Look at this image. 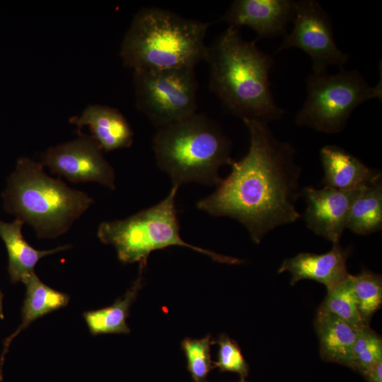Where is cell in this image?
Wrapping results in <instances>:
<instances>
[{
  "mask_svg": "<svg viewBox=\"0 0 382 382\" xmlns=\"http://www.w3.org/2000/svg\"><path fill=\"white\" fill-rule=\"evenodd\" d=\"M209 25L163 8H144L134 16L120 55L133 71L195 69L205 60Z\"/></svg>",
  "mask_w": 382,
  "mask_h": 382,
  "instance_id": "cell-3",
  "label": "cell"
},
{
  "mask_svg": "<svg viewBox=\"0 0 382 382\" xmlns=\"http://www.w3.org/2000/svg\"><path fill=\"white\" fill-rule=\"evenodd\" d=\"M137 108L157 128L197 112L195 69L134 71Z\"/></svg>",
  "mask_w": 382,
  "mask_h": 382,
  "instance_id": "cell-8",
  "label": "cell"
},
{
  "mask_svg": "<svg viewBox=\"0 0 382 382\" xmlns=\"http://www.w3.org/2000/svg\"><path fill=\"white\" fill-rule=\"evenodd\" d=\"M178 187L173 185L168 195L159 203L128 218L102 222L98 228V238L115 247L122 262H139L141 270L152 251L173 245L187 247L221 263L243 262L240 259L190 245L181 238L175 208Z\"/></svg>",
  "mask_w": 382,
  "mask_h": 382,
  "instance_id": "cell-6",
  "label": "cell"
},
{
  "mask_svg": "<svg viewBox=\"0 0 382 382\" xmlns=\"http://www.w3.org/2000/svg\"><path fill=\"white\" fill-rule=\"evenodd\" d=\"M347 228L359 235H369L381 230V175L357 189L350 206Z\"/></svg>",
  "mask_w": 382,
  "mask_h": 382,
  "instance_id": "cell-19",
  "label": "cell"
},
{
  "mask_svg": "<svg viewBox=\"0 0 382 382\" xmlns=\"http://www.w3.org/2000/svg\"><path fill=\"white\" fill-rule=\"evenodd\" d=\"M320 306L359 330L369 324L361 318L353 292L350 274L332 287Z\"/></svg>",
  "mask_w": 382,
  "mask_h": 382,
  "instance_id": "cell-21",
  "label": "cell"
},
{
  "mask_svg": "<svg viewBox=\"0 0 382 382\" xmlns=\"http://www.w3.org/2000/svg\"><path fill=\"white\" fill-rule=\"evenodd\" d=\"M350 279L359 312L369 324V319L382 303L381 277L363 270L357 275L350 274Z\"/></svg>",
  "mask_w": 382,
  "mask_h": 382,
  "instance_id": "cell-22",
  "label": "cell"
},
{
  "mask_svg": "<svg viewBox=\"0 0 382 382\" xmlns=\"http://www.w3.org/2000/svg\"><path fill=\"white\" fill-rule=\"evenodd\" d=\"M306 98L295 117V124L326 134L345 127L352 112L362 103L382 98V80L370 86L357 70L335 74H311L306 79Z\"/></svg>",
  "mask_w": 382,
  "mask_h": 382,
  "instance_id": "cell-7",
  "label": "cell"
},
{
  "mask_svg": "<svg viewBox=\"0 0 382 382\" xmlns=\"http://www.w3.org/2000/svg\"><path fill=\"white\" fill-rule=\"evenodd\" d=\"M314 326L321 357L347 366L358 330L321 307L317 310Z\"/></svg>",
  "mask_w": 382,
  "mask_h": 382,
  "instance_id": "cell-18",
  "label": "cell"
},
{
  "mask_svg": "<svg viewBox=\"0 0 382 382\" xmlns=\"http://www.w3.org/2000/svg\"><path fill=\"white\" fill-rule=\"evenodd\" d=\"M240 382H245L243 379H241Z\"/></svg>",
  "mask_w": 382,
  "mask_h": 382,
  "instance_id": "cell-28",
  "label": "cell"
},
{
  "mask_svg": "<svg viewBox=\"0 0 382 382\" xmlns=\"http://www.w3.org/2000/svg\"><path fill=\"white\" fill-rule=\"evenodd\" d=\"M382 361V340L369 325L357 331L347 366L362 374Z\"/></svg>",
  "mask_w": 382,
  "mask_h": 382,
  "instance_id": "cell-23",
  "label": "cell"
},
{
  "mask_svg": "<svg viewBox=\"0 0 382 382\" xmlns=\"http://www.w3.org/2000/svg\"><path fill=\"white\" fill-rule=\"evenodd\" d=\"M102 151L92 136L80 134L76 139L49 148L40 163L71 182H96L115 189V172Z\"/></svg>",
  "mask_w": 382,
  "mask_h": 382,
  "instance_id": "cell-10",
  "label": "cell"
},
{
  "mask_svg": "<svg viewBox=\"0 0 382 382\" xmlns=\"http://www.w3.org/2000/svg\"><path fill=\"white\" fill-rule=\"evenodd\" d=\"M358 189V188H357ZM340 190L311 186L301 190L306 202L303 219L306 227L332 244L338 243L347 228L349 212L357 190Z\"/></svg>",
  "mask_w": 382,
  "mask_h": 382,
  "instance_id": "cell-11",
  "label": "cell"
},
{
  "mask_svg": "<svg viewBox=\"0 0 382 382\" xmlns=\"http://www.w3.org/2000/svg\"><path fill=\"white\" fill-rule=\"evenodd\" d=\"M4 318L3 313V294L0 291V319Z\"/></svg>",
  "mask_w": 382,
  "mask_h": 382,
  "instance_id": "cell-27",
  "label": "cell"
},
{
  "mask_svg": "<svg viewBox=\"0 0 382 382\" xmlns=\"http://www.w3.org/2000/svg\"><path fill=\"white\" fill-rule=\"evenodd\" d=\"M3 198L7 212L33 226L41 238L64 233L93 202L86 193L48 176L41 163L26 157L18 158Z\"/></svg>",
  "mask_w": 382,
  "mask_h": 382,
  "instance_id": "cell-5",
  "label": "cell"
},
{
  "mask_svg": "<svg viewBox=\"0 0 382 382\" xmlns=\"http://www.w3.org/2000/svg\"><path fill=\"white\" fill-rule=\"evenodd\" d=\"M363 375L368 382H382V361L369 369Z\"/></svg>",
  "mask_w": 382,
  "mask_h": 382,
  "instance_id": "cell-26",
  "label": "cell"
},
{
  "mask_svg": "<svg viewBox=\"0 0 382 382\" xmlns=\"http://www.w3.org/2000/svg\"><path fill=\"white\" fill-rule=\"evenodd\" d=\"M242 120L249 133L247 154L233 161L230 174L197 207L237 220L258 244L270 231L302 216L295 204L301 196V167L291 144L278 139L267 122Z\"/></svg>",
  "mask_w": 382,
  "mask_h": 382,
  "instance_id": "cell-1",
  "label": "cell"
},
{
  "mask_svg": "<svg viewBox=\"0 0 382 382\" xmlns=\"http://www.w3.org/2000/svg\"><path fill=\"white\" fill-rule=\"evenodd\" d=\"M216 342L219 350L216 366L222 371L236 372L243 378L247 376L248 366L236 342L222 334Z\"/></svg>",
  "mask_w": 382,
  "mask_h": 382,
  "instance_id": "cell-25",
  "label": "cell"
},
{
  "mask_svg": "<svg viewBox=\"0 0 382 382\" xmlns=\"http://www.w3.org/2000/svg\"><path fill=\"white\" fill-rule=\"evenodd\" d=\"M141 272L142 271L139 272V276L123 297L117 299L108 307L83 313L91 335L129 333L130 329L127 324V318L129 308L141 287Z\"/></svg>",
  "mask_w": 382,
  "mask_h": 382,
  "instance_id": "cell-20",
  "label": "cell"
},
{
  "mask_svg": "<svg viewBox=\"0 0 382 382\" xmlns=\"http://www.w3.org/2000/svg\"><path fill=\"white\" fill-rule=\"evenodd\" d=\"M70 122L79 129L88 126L102 150L114 151L132 146L134 133L125 116L117 109L103 105H91Z\"/></svg>",
  "mask_w": 382,
  "mask_h": 382,
  "instance_id": "cell-14",
  "label": "cell"
},
{
  "mask_svg": "<svg viewBox=\"0 0 382 382\" xmlns=\"http://www.w3.org/2000/svg\"><path fill=\"white\" fill-rule=\"evenodd\" d=\"M332 245L324 254L302 253L284 260L278 273L290 272L292 285L302 279H312L323 284L327 289L332 287L349 274L347 260L350 254L349 249L339 243Z\"/></svg>",
  "mask_w": 382,
  "mask_h": 382,
  "instance_id": "cell-13",
  "label": "cell"
},
{
  "mask_svg": "<svg viewBox=\"0 0 382 382\" xmlns=\"http://www.w3.org/2000/svg\"><path fill=\"white\" fill-rule=\"evenodd\" d=\"M293 21L292 30L285 34L275 54L292 47L301 50L309 56L315 74L327 72L331 65L343 69L349 54L335 44L331 18L318 1H294Z\"/></svg>",
  "mask_w": 382,
  "mask_h": 382,
  "instance_id": "cell-9",
  "label": "cell"
},
{
  "mask_svg": "<svg viewBox=\"0 0 382 382\" xmlns=\"http://www.w3.org/2000/svg\"><path fill=\"white\" fill-rule=\"evenodd\" d=\"M152 149L159 168L178 186L217 185L219 168L233 161L230 139L216 122L197 112L158 127Z\"/></svg>",
  "mask_w": 382,
  "mask_h": 382,
  "instance_id": "cell-4",
  "label": "cell"
},
{
  "mask_svg": "<svg viewBox=\"0 0 382 382\" xmlns=\"http://www.w3.org/2000/svg\"><path fill=\"white\" fill-rule=\"evenodd\" d=\"M23 283L26 290L21 311L22 323L4 341L0 359V379L5 354L14 337L34 320L66 306L69 301V295L46 285L40 281L35 273L26 278Z\"/></svg>",
  "mask_w": 382,
  "mask_h": 382,
  "instance_id": "cell-17",
  "label": "cell"
},
{
  "mask_svg": "<svg viewBox=\"0 0 382 382\" xmlns=\"http://www.w3.org/2000/svg\"><path fill=\"white\" fill-rule=\"evenodd\" d=\"M325 187L353 190L374 180L381 173L369 168L346 150L335 145H325L320 151Z\"/></svg>",
  "mask_w": 382,
  "mask_h": 382,
  "instance_id": "cell-15",
  "label": "cell"
},
{
  "mask_svg": "<svg viewBox=\"0 0 382 382\" xmlns=\"http://www.w3.org/2000/svg\"><path fill=\"white\" fill-rule=\"evenodd\" d=\"M294 1L291 0H236L221 21L237 28L248 27L258 40L286 33L293 21Z\"/></svg>",
  "mask_w": 382,
  "mask_h": 382,
  "instance_id": "cell-12",
  "label": "cell"
},
{
  "mask_svg": "<svg viewBox=\"0 0 382 382\" xmlns=\"http://www.w3.org/2000/svg\"><path fill=\"white\" fill-rule=\"evenodd\" d=\"M205 61L210 90L233 115L268 123L285 114L271 90L273 57L245 40L238 28L228 25L208 47Z\"/></svg>",
  "mask_w": 382,
  "mask_h": 382,
  "instance_id": "cell-2",
  "label": "cell"
},
{
  "mask_svg": "<svg viewBox=\"0 0 382 382\" xmlns=\"http://www.w3.org/2000/svg\"><path fill=\"white\" fill-rule=\"evenodd\" d=\"M214 342L210 335L201 339L185 338L181 342L188 369L196 382L202 381L212 368L210 347Z\"/></svg>",
  "mask_w": 382,
  "mask_h": 382,
  "instance_id": "cell-24",
  "label": "cell"
},
{
  "mask_svg": "<svg viewBox=\"0 0 382 382\" xmlns=\"http://www.w3.org/2000/svg\"><path fill=\"white\" fill-rule=\"evenodd\" d=\"M23 221L17 219L11 223L0 220V237L5 243L8 253V272L13 283L23 281L35 273V266L47 255L69 248V245L54 249L38 250L32 247L22 234Z\"/></svg>",
  "mask_w": 382,
  "mask_h": 382,
  "instance_id": "cell-16",
  "label": "cell"
}]
</instances>
